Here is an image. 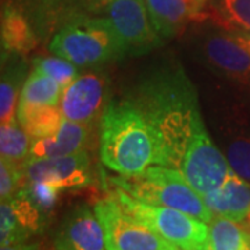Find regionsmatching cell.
I'll return each instance as SVG.
<instances>
[{"label":"cell","instance_id":"obj_1","mask_svg":"<svg viewBox=\"0 0 250 250\" xmlns=\"http://www.w3.org/2000/svg\"><path fill=\"white\" fill-rule=\"evenodd\" d=\"M128 98L157 136L161 166L181 171L220 150L206 131L195 85L179 64L147 72Z\"/></svg>","mask_w":250,"mask_h":250},{"label":"cell","instance_id":"obj_2","mask_svg":"<svg viewBox=\"0 0 250 250\" xmlns=\"http://www.w3.org/2000/svg\"><path fill=\"white\" fill-rule=\"evenodd\" d=\"M100 159L108 170L123 177L161 166L157 136L129 98L110 102L102 116Z\"/></svg>","mask_w":250,"mask_h":250},{"label":"cell","instance_id":"obj_3","mask_svg":"<svg viewBox=\"0 0 250 250\" xmlns=\"http://www.w3.org/2000/svg\"><path fill=\"white\" fill-rule=\"evenodd\" d=\"M110 181L118 189L145 203L177 208L207 224L214 217L202 195L175 168L156 164L141 174L131 177L121 175L110 178Z\"/></svg>","mask_w":250,"mask_h":250},{"label":"cell","instance_id":"obj_4","mask_svg":"<svg viewBox=\"0 0 250 250\" xmlns=\"http://www.w3.org/2000/svg\"><path fill=\"white\" fill-rule=\"evenodd\" d=\"M49 49L80 68L99 67L128 56L123 39L108 18L74 21L53 36Z\"/></svg>","mask_w":250,"mask_h":250},{"label":"cell","instance_id":"obj_5","mask_svg":"<svg viewBox=\"0 0 250 250\" xmlns=\"http://www.w3.org/2000/svg\"><path fill=\"white\" fill-rule=\"evenodd\" d=\"M113 197L126 213L152 228L178 250L210 249L208 224L177 208L138 200L117 188Z\"/></svg>","mask_w":250,"mask_h":250},{"label":"cell","instance_id":"obj_6","mask_svg":"<svg viewBox=\"0 0 250 250\" xmlns=\"http://www.w3.org/2000/svg\"><path fill=\"white\" fill-rule=\"evenodd\" d=\"M93 210L104 229L107 250H178L126 213L113 196L98 202Z\"/></svg>","mask_w":250,"mask_h":250},{"label":"cell","instance_id":"obj_7","mask_svg":"<svg viewBox=\"0 0 250 250\" xmlns=\"http://www.w3.org/2000/svg\"><path fill=\"white\" fill-rule=\"evenodd\" d=\"M107 13L128 56L146 54L161 45L145 0H107Z\"/></svg>","mask_w":250,"mask_h":250},{"label":"cell","instance_id":"obj_8","mask_svg":"<svg viewBox=\"0 0 250 250\" xmlns=\"http://www.w3.org/2000/svg\"><path fill=\"white\" fill-rule=\"evenodd\" d=\"M107 96V77L100 71L85 72L62 88L60 110L65 120L88 125L104 113Z\"/></svg>","mask_w":250,"mask_h":250},{"label":"cell","instance_id":"obj_9","mask_svg":"<svg viewBox=\"0 0 250 250\" xmlns=\"http://www.w3.org/2000/svg\"><path fill=\"white\" fill-rule=\"evenodd\" d=\"M27 182H49L60 189L82 188L93 179L86 150L53 159H28L22 164Z\"/></svg>","mask_w":250,"mask_h":250},{"label":"cell","instance_id":"obj_10","mask_svg":"<svg viewBox=\"0 0 250 250\" xmlns=\"http://www.w3.org/2000/svg\"><path fill=\"white\" fill-rule=\"evenodd\" d=\"M199 53L215 72L241 82L250 81V53L229 34L206 35L199 43Z\"/></svg>","mask_w":250,"mask_h":250},{"label":"cell","instance_id":"obj_11","mask_svg":"<svg viewBox=\"0 0 250 250\" xmlns=\"http://www.w3.org/2000/svg\"><path fill=\"white\" fill-rule=\"evenodd\" d=\"M45 213L21 190L0 206V243L1 246L21 243L31 235L42 231Z\"/></svg>","mask_w":250,"mask_h":250},{"label":"cell","instance_id":"obj_12","mask_svg":"<svg viewBox=\"0 0 250 250\" xmlns=\"http://www.w3.org/2000/svg\"><path fill=\"white\" fill-rule=\"evenodd\" d=\"M57 250H107L104 229L95 210L88 206L74 208L56 235Z\"/></svg>","mask_w":250,"mask_h":250},{"label":"cell","instance_id":"obj_13","mask_svg":"<svg viewBox=\"0 0 250 250\" xmlns=\"http://www.w3.org/2000/svg\"><path fill=\"white\" fill-rule=\"evenodd\" d=\"M156 32L170 39L205 14L207 0H145Z\"/></svg>","mask_w":250,"mask_h":250},{"label":"cell","instance_id":"obj_14","mask_svg":"<svg viewBox=\"0 0 250 250\" xmlns=\"http://www.w3.org/2000/svg\"><path fill=\"white\" fill-rule=\"evenodd\" d=\"M202 197L215 215L243 223L250 214V184L233 170L221 187Z\"/></svg>","mask_w":250,"mask_h":250},{"label":"cell","instance_id":"obj_15","mask_svg":"<svg viewBox=\"0 0 250 250\" xmlns=\"http://www.w3.org/2000/svg\"><path fill=\"white\" fill-rule=\"evenodd\" d=\"M88 141V128L70 120H62L59 131L49 138L35 139L31 145V159H53L83 150Z\"/></svg>","mask_w":250,"mask_h":250},{"label":"cell","instance_id":"obj_16","mask_svg":"<svg viewBox=\"0 0 250 250\" xmlns=\"http://www.w3.org/2000/svg\"><path fill=\"white\" fill-rule=\"evenodd\" d=\"M7 65H3L1 82H0V120L1 125L7 124L16 118L18 95H21L24 83L27 81V65L21 56L6 54Z\"/></svg>","mask_w":250,"mask_h":250},{"label":"cell","instance_id":"obj_17","mask_svg":"<svg viewBox=\"0 0 250 250\" xmlns=\"http://www.w3.org/2000/svg\"><path fill=\"white\" fill-rule=\"evenodd\" d=\"M17 120L31 139L35 141L53 136L59 131L64 116L60 106L28 104L18 102Z\"/></svg>","mask_w":250,"mask_h":250},{"label":"cell","instance_id":"obj_18","mask_svg":"<svg viewBox=\"0 0 250 250\" xmlns=\"http://www.w3.org/2000/svg\"><path fill=\"white\" fill-rule=\"evenodd\" d=\"M36 46V38L27 20L16 10H3L1 14V47L6 54L25 56Z\"/></svg>","mask_w":250,"mask_h":250},{"label":"cell","instance_id":"obj_19","mask_svg":"<svg viewBox=\"0 0 250 250\" xmlns=\"http://www.w3.org/2000/svg\"><path fill=\"white\" fill-rule=\"evenodd\" d=\"M208 250H250V229L225 217H213L208 223Z\"/></svg>","mask_w":250,"mask_h":250},{"label":"cell","instance_id":"obj_20","mask_svg":"<svg viewBox=\"0 0 250 250\" xmlns=\"http://www.w3.org/2000/svg\"><path fill=\"white\" fill-rule=\"evenodd\" d=\"M62 86L43 72L34 70L28 75L20 95V102L28 104L60 106Z\"/></svg>","mask_w":250,"mask_h":250},{"label":"cell","instance_id":"obj_21","mask_svg":"<svg viewBox=\"0 0 250 250\" xmlns=\"http://www.w3.org/2000/svg\"><path fill=\"white\" fill-rule=\"evenodd\" d=\"M31 136L18 123L17 117L0 126V152L1 160L24 164L29 159Z\"/></svg>","mask_w":250,"mask_h":250},{"label":"cell","instance_id":"obj_22","mask_svg":"<svg viewBox=\"0 0 250 250\" xmlns=\"http://www.w3.org/2000/svg\"><path fill=\"white\" fill-rule=\"evenodd\" d=\"M217 11L231 31L250 32V0H217Z\"/></svg>","mask_w":250,"mask_h":250},{"label":"cell","instance_id":"obj_23","mask_svg":"<svg viewBox=\"0 0 250 250\" xmlns=\"http://www.w3.org/2000/svg\"><path fill=\"white\" fill-rule=\"evenodd\" d=\"M78 68L75 64L71 62L62 59L60 56L56 57H36L34 60V70L43 72L46 75H49L50 78L57 81L62 88L67 86L68 83H71L80 74Z\"/></svg>","mask_w":250,"mask_h":250},{"label":"cell","instance_id":"obj_24","mask_svg":"<svg viewBox=\"0 0 250 250\" xmlns=\"http://www.w3.org/2000/svg\"><path fill=\"white\" fill-rule=\"evenodd\" d=\"M24 195H27L43 213L50 211L57 202L60 193V188L49 182H27L20 189Z\"/></svg>","mask_w":250,"mask_h":250},{"label":"cell","instance_id":"obj_25","mask_svg":"<svg viewBox=\"0 0 250 250\" xmlns=\"http://www.w3.org/2000/svg\"><path fill=\"white\" fill-rule=\"evenodd\" d=\"M25 179L21 164H16L7 160L0 161V197L3 200H10L17 195L22 188V181Z\"/></svg>","mask_w":250,"mask_h":250},{"label":"cell","instance_id":"obj_26","mask_svg":"<svg viewBox=\"0 0 250 250\" xmlns=\"http://www.w3.org/2000/svg\"><path fill=\"white\" fill-rule=\"evenodd\" d=\"M228 163L239 177L250 181V139L238 138L228 145Z\"/></svg>","mask_w":250,"mask_h":250},{"label":"cell","instance_id":"obj_27","mask_svg":"<svg viewBox=\"0 0 250 250\" xmlns=\"http://www.w3.org/2000/svg\"><path fill=\"white\" fill-rule=\"evenodd\" d=\"M229 35L232 36L239 45L243 46L250 53V32H246V31H232V32H229Z\"/></svg>","mask_w":250,"mask_h":250},{"label":"cell","instance_id":"obj_28","mask_svg":"<svg viewBox=\"0 0 250 250\" xmlns=\"http://www.w3.org/2000/svg\"><path fill=\"white\" fill-rule=\"evenodd\" d=\"M0 250H38L36 245H27V243H14V245H7V246H1Z\"/></svg>","mask_w":250,"mask_h":250}]
</instances>
